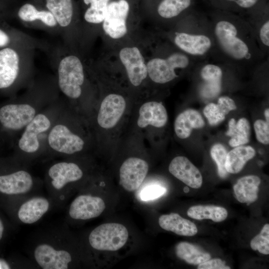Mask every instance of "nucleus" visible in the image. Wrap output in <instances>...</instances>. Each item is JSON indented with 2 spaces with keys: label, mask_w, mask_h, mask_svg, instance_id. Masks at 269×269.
<instances>
[{
  "label": "nucleus",
  "mask_w": 269,
  "mask_h": 269,
  "mask_svg": "<svg viewBox=\"0 0 269 269\" xmlns=\"http://www.w3.org/2000/svg\"><path fill=\"white\" fill-rule=\"evenodd\" d=\"M214 41L212 57L237 68L252 67L263 63L255 30L249 21L224 15L210 21Z\"/></svg>",
  "instance_id": "1"
},
{
  "label": "nucleus",
  "mask_w": 269,
  "mask_h": 269,
  "mask_svg": "<svg viewBox=\"0 0 269 269\" xmlns=\"http://www.w3.org/2000/svg\"><path fill=\"white\" fill-rule=\"evenodd\" d=\"M165 35L168 42L198 61L212 57L214 41L210 21L182 20Z\"/></svg>",
  "instance_id": "2"
},
{
  "label": "nucleus",
  "mask_w": 269,
  "mask_h": 269,
  "mask_svg": "<svg viewBox=\"0 0 269 269\" xmlns=\"http://www.w3.org/2000/svg\"><path fill=\"white\" fill-rule=\"evenodd\" d=\"M166 50L146 60L148 76L154 83L164 84L171 82L179 76L178 71L187 70L199 62L169 42Z\"/></svg>",
  "instance_id": "3"
},
{
  "label": "nucleus",
  "mask_w": 269,
  "mask_h": 269,
  "mask_svg": "<svg viewBox=\"0 0 269 269\" xmlns=\"http://www.w3.org/2000/svg\"><path fill=\"white\" fill-rule=\"evenodd\" d=\"M130 5L127 0L111 1L108 5L105 17L102 23L106 36L118 41L125 38L129 33Z\"/></svg>",
  "instance_id": "4"
},
{
  "label": "nucleus",
  "mask_w": 269,
  "mask_h": 269,
  "mask_svg": "<svg viewBox=\"0 0 269 269\" xmlns=\"http://www.w3.org/2000/svg\"><path fill=\"white\" fill-rule=\"evenodd\" d=\"M58 72L62 92L69 98H78L84 81L83 66L80 59L74 55L64 57L60 62Z\"/></svg>",
  "instance_id": "5"
},
{
  "label": "nucleus",
  "mask_w": 269,
  "mask_h": 269,
  "mask_svg": "<svg viewBox=\"0 0 269 269\" xmlns=\"http://www.w3.org/2000/svg\"><path fill=\"white\" fill-rule=\"evenodd\" d=\"M128 238V231L122 224H103L90 234L89 241L94 249L100 251H116L122 248Z\"/></svg>",
  "instance_id": "6"
},
{
  "label": "nucleus",
  "mask_w": 269,
  "mask_h": 269,
  "mask_svg": "<svg viewBox=\"0 0 269 269\" xmlns=\"http://www.w3.org/2000/svg\"><path fill=\"white\" fill-rule=\"evenodd\" d=\"M117 56L130 83L135 87L140 86L148 76L146 59L142 50L136 45H126L119 50Z\"/></svg>",
  "instance_id": "7"
},
{
  "label": "nucleus",
  "mask_w": 269,
  "mask_h": 269,
  "mask_svg": "<svg viewBox=\"0 0 269 269\" xmlns=\"http://www.w3.org/2000/svg\"><path fill=\"white\" fill-rule=\"evenodd\" d=\"M148 170L145 160L137 157L128 158L120 169V184L128 191L136 190L145 179Z\"/></svg>",
  "instance_id": "8"
},
{
  "label": "nucleus",
  "mask_w": 269,
  "mask_h": 269,
  "mask_svg": "<svg viewBox=\"0 0 269 269\" xmlns=\"http://www.w3.org/2000/svg\"><path fill=\"white\" fill-rule=\"evenodd\" d=\"M201 63L199 73L203 82L200 87V95L206 99L213 98L221 91L223 66L216 60L209 62L206 60L201 61Z\"/></svg>",
  "instance_id": "9"
},
{
  "label": "nucleus",
  "mask_w": 269,
  "mask_h": 269,
  "mask_svg": "<svg viewBox=\"0 0 269 269\" xmlns=\"http://www.w3.org/2000/svg\"><path fill=\"white\" fill-rule=\"evenodd\" d=\"M48 143L54 150L66 154H73L81 151L84 142L77 135L62 125L55 126L48 136Z\"/></svg>",
  "instance_id": "10"
},
{
  "label": "nucleus",
  "mask_w": 269,
  "mask_h": 269,
  "mask_svg": "<svg viewBox=\"0 0 269 269\" xmlns=\"http://www.w3.org/2000/svg\"><path fill=\"white\" fill-rule=\"evenodd\" d=\"M126 106L124 98L119 94H110L102 101L97 121L103 128L114 127L122 116Z\"/></svg>",
  "instance_id": "11"
},
{
  "label": "nucleus",
  "mask_w": 269,
  "mask_h": 269,
  "mask_svg": "<svg viewBox=\"0 0 269 269\" xmlns=\"http://www.w3.org/2000/svg\"><path fill=\"white\" fill-rule=\"evenodd\" d=\"M35 109L27 104H10L0 109V122L5 128L19 130L34 118Z\"/></svg>",
  "instance_id": "12"
},
{
  "label": "nucleus",
  "mask_w": 269,
  "mask_h": 269,
  "mask_svg": "<svg viewBox=\"0 0 269 269\" xmlns=\"http://www.w3.org/2000/svg\"><path fill=\"white\" fill-rule=\"evenodd\" d=\"M35 261L43 269H67L72 261L71 255L65 250H56L51 246L42 244L35 248Z\"/></svg>",
  "instance_id": "13"
},
{
  "label": "nucleus",
  "mask_w": 269,
  "mask_h": 269,
  "mask_svg": "<svg viewBox=\"0 0 269 269\" xmlns=\"http://www.w3.org/2000/svg\"><path fill=\"white\" fill-rule=\"evenodd\" d=\"M105 208V202L101 198L83 195L72 201L69 214L74 219L87 220L98 217Z\"/></svg>",
  "instance_id": "14"
},
{
  "label": "nucleus",
  "mask_w": 269,
  "mask_h": 269,
  "mask_svg": "<svg viewBox=\"0 0 269 269\" xmlns=\"http://www.w3.org/2000/svg\"><path fill=\"white\" fill-rule=\"evenodd\" d=\"M169 171L174 177L193 188H199L203 178L199 169L186 157L178 156L170 162Z\"/></svg>",
  "instance_id": "15"
},
{
  "label": "nucleus",
  "mask_w": 269,
  "mask_h": 269,
  "mask_svg": "<svg viewBox=\"0 0 269 269\" xmlns=\"http://www.w3.org/2000/svg\"><path fill=\"white\" fill-rule=\"evenodd\" d=\"M50 126V121L45 115H36L26 126L18 142L19 148L28 153L37 151L39 147L37 134L46 131Z\"/></svg>",
  "instance_id": "16"
},
{
  "label": "nucleus",
  "mask_w": 269,
  "mask_h": 269,
  "mask_svg": "<svg viewBox=\"0 0 269 269\" xmlns=\"http://www.w3.org/2000/svg\"><path fill=\"white\" fill-rule=\"evenodd\" d=\"M167 119L166 110L161 103L155 101L148 102L140 108L137 124L141 128L148 125L161 128L166 125Z\"/></svg>",
  "instance_id": "17"
},
{
  "label": "nucleus",
  "mask_w": 269,
  "mask_h": 269,
  "mask_svg": "<svg viewBox=\"0 0 269 269\" xmlns=\"http://www.w3.org/2000/svg\"><path fill=\"white\" fill-rule=\"evenodd\" d=\"M48 174L52 179V186L59 190L67 183L80 179L83 176V172L75 163L62 162L52 166Z\"/></svg>",
  "instance_id": "18"
},
{
  "label": "nucleus",
  "mask_w": 269,
  "mask_h": 269,
  "mask_svg": "<svg viewBox=\"0 0 269 269\" xmlns=\"http://www.w3.org/2000/svg\"><path fill=\"white\" fill-rule=\"evenodd\" d=\"M19 57L15 50L6 48L0 50V88L10 86L17 77Z\"/></svg>",
  "instance_id": "19"
},
{
  "label": "nucleus",
  "mask_w": 269,
  "mask_h": 269,
  "mask_svg": "<svg viewBox=\"0 0 269 269\" xmlns=\"http://www.w3.org/2000/svg\"><path fill=\"white\" fill-rule=\"evenodd\" d=\"M33 185L32 178L27 172L20 170L10 174L0 176V192L9 195L28 192Z\"/></svg>",
  "instance_id": "20"
},
{
  "label": "nucleus",
  "mask_w": 269,
  "mask_h": 269,
  "mask_svg": "<svg viewBox=\"0 0 269 269\" xmlns=\"http://www.w3.org/2000/svg\"><path fill=\"white\" fill-rule=\"evenodd\" d=\"M205 122L200 113L196 110L187 109L176 118L174 129L176 135L180 138H188L193 129L203 128Z\"/></svg>",
  "instance_id": "21"
},
{
  "label": "nucleus",
  "mask_w": 269,
  "mask_h": 269,
  "mask_svg": "<svg viewBox=\"0 0 269 269\" xmlns=\"http://www.w3.org/2000/svg\"><path fill=\"white\" fill-rule=\"evenodd\" d=\"M158 223L163 229L180 236H192L198 231L194 223L175 213L161 215L159 218Z\"/></svg>",
  "instance_id": "22"
},
{
  "label": "nucleus",
  "mask_w": 269,
  "mask_h": 269,
  "mask_svg": "<svg viewBox=\"0 0 269 269\" xmlns=\"http://www.w3.org/2000/svg\"><path fill=\"white\" fill-rule=\"evenodd\" d=\"M49 208V203L46 198L34 197L21 205L18 211V217L23 223L32 224L39 220Z\"/></svg>",
  "instance_id": "23"
},
{
  "label": "nucleus",
  "mask_w": 269,
  "mask_h": 269,
  "mask_svg": "<svg viewBox=\"0 0 269 269\" xmlns=\"http://www.w3.org/2000/svg\"><path fill=\"white\" fill-rule=\"evenodd\" d=\"M260 183L261 179L256 175H248L239 179L233 187L237 200L248 205L256 201Z\"/></svg>",
  "instance_id": "24"
},
{
  "label": "nucleus",
  "mask_w": 269,
  "mask_h": 269,
  "mask_svg": "<svg viewBox=\"0 0 269 269\" xmlns=\"http://www.w3.org/2000/svg\"><path fill=\"white\" fill-rule=\"evenodd\" d=\"M237 109L235 101L230 97L219 98L217 104L210 103L203 109V114L210 125L215 126L222 122L230 112Z\"/></svg>",
  "instance_id": "25"
},
{
  "label": "nucleus",
  "mask_w": 269,
  "mask_h": 269,
  "mask_svg": "<svg viewBox=\"0 0 269 269\" xmlns=\"http://www.w3.org/2000/svg\"><path fill=\"white\" fill-rule=\"evenodd\" d=\"M256 155L255 149L250 145H240L227 153L225 162L226 171L230 173H237L249 160Z\"/></svg>",
  "instance_id": "26"
},
{
  "label": "nucleus",
  "mask_w": 269,
  "mask_h": 269,
  "mask_svg": "<svg viewBox=\"0 0 269 269\" xmlns=\"http://www.w3.org/2000/svg\"><path fill=\"white\" fill-rule=\"evenodd\" d=\"M226 134L231 137L229 144L232 147L247 144L251 135L249 122L245 118L240 119L238 122L233 118L231 119L228 123V129Z\"/></svg>",
  "instance_id": "27"
},
{
  "label": "nucleus",
  "mask_w": 269,
  "mask_h": 269,
  "mask_svg": "<svg viewBox=\"0 0 269 269\" xmlns=\"http://www.w3.org/2000/svg\"><path fill=\"white\" fill-rule=\"evenodd\" d=\"M175 252L179 258L192 265L200 264L211 258L209 253L199 247L185 242H181L177 244Z\"/></svg>",
  "instance_id": "28"
},
{
  "label": "nucleus",
  "mask_w": 269,
  "mask_h": 269,
  "mask_svg": "<svg viewBox=\"0 0 269 269\" xmlns=\"http://www.w3.org/2000/svg\"><path fill=\"white\" fill-rule=\"evenodd\" d=\"M187 215L196 220L210 219L215 222H222L228 216L227 210L215 205H197L190 207Z\"/></svg>",
  "instance_id": "29"
},
{
  "label": "nucleus",
  "mask_w": 269,
  "mask_h": 269,
  "mask_svg": "<svg viewBox=\"0 0 269 269\" xmlns=\"http://www.w3.org/2000/svg\"><path fill=\"white\" fill-rule=\"evenodd\" d=\"M46 7L57 22L65 27L71 23L73 9L71 0H46Z\"/></svg>",
  "instance_id": "30"
},
{
  "label": "nucleus",
  "mask_w": 269,
  "mask_h": 269,
  "mask_svg": "<svg viewBox=\"0 0 269 269\" xmlns=\"http://www.w3.org/2000/svg\"><path fill=\"white\" fill-rule=\"evenodd\" d=\"M191 4V0H162L157 7L159 17L169 20L178 17Z\"/></svg>",
  "instance_id": "31"
},
{
  "label": "nucleus",
  "mask_w": 269,
  "mask_h": 269,
  "mask_svg": "<svg viewBox=\"0 0 269 269\" xmlns=\"http://www.w3.org/2000/svg\"><path fill=\"white\" fill-rule=\"evenodd\" d=\"M18 15L23 21H33L38 19L49 26H54L57 23L49 11H38L33 5L29 3H26L20 8Z\"/></svg>",
  "instance_id": "32"
},
{
  "label": "nucleus",
  "mask_w": 269,
  "mask_h": 269,
  "mask_svg": "<svg viewBox=\"0 0 269 269\" xmlns=\"http://www.w3.org/2000/svg\"><path fill=\"white\" fill-rule=\"evenodd\" d=\"M87 5H90L86 10L85 20L92 24H102L107 12L108 5L111 0H83Z\"/></svg>",
  "instance_id": "33"
},
{
  "label": "nucleus",
  "mask_w": 269,
  "mask_h": 269,
  "mask_svg": "<svg viewBox=\"0 0 269 269\" xmlns=\"http://www.w3.org/2000/svg\"><path fill=\"white\" fill-rule=\"evenodd\" d=\"M250 22L255 30L260 48L266 55L269 47V18H266L262 21H250Z\"/></svg>",
  "instance_id": "34"
},
{
  "label": "nucleus",
  "mask_w": 269,
  "mask_h": 269,
  "mask_svg": "<svg viewBox=\"0 0 269 269\" xmlns=\"http://www.w3.org/2000/svg\"><path fill=\"white\" fill-rule=\"evenodd\" d=\"M210 154L217 164L218 172L220 177L223 178L226 177L228 172L225 168L227 152L225 146L220 143L214 144L211 148Z\"/></svg>",
  "instance_id": "35"
},
{
  "label": "nucleus",
  "mask_w": 269,
  "mask_h": 269,
  "mask_svg": "<svg viewBox=\"0 0 269 269\" xmlns=\"http://www.w3.org/2000/svg\"><path fill=\"white\" fill-rule=\"evenodd\" d=\"M251 248L260 253L268 255L269 254V225L266 224L260 233L256 236L251 241Z\"/></svg>",
  "instance_id": "36"
},
{
  "label": "nucleus",
  "mask_w": 269,
  "mask_h": 269,
  "mask_svg": "<svg viewBox=\"0 0 269 269\" xmlns=\"http://www.w3.org/2000/svg\"><path fill=\"white\" fill-rule=\"evenodd\" d=\"M266 121L259 119L254 124L256 138L259 142L264 144L269 143V126Z\"/></svg>",
  "instance_id": "37"
},
{
  "label": "nucleus",
  "mask_w": 269,
  "mask_h": 269,
  "mask_svg": "<svg viewBox=\"0 0 269 269\" xmlns=\"http://www.w3.org/2000/svg\"><path fill=\"white\" fill-rule=\"evenodd\" d=\"M166 192L165 187L153 185L144 188L140 193V198L144 201L153 200L162 196Z\"/></svg>",
  "instance_id": "38"
},
{
  "label": "nucleus",
  "mask_w": 269,
  "mask_h": 269,
  "mask_svg": "<svg viewBox=\"0 0 269 269\" xmlns=\"http://www.w3.org/2000/svg\"><path fill=\"white\" fill-rule=\"evenodd\" d=\"M198 269H230V268L225 265V262L219 259L209 260L199 264Z\"/></svg>",
  "instance_id": "39"
},
{
  "label": "nucleus",
  "mask_w": 269,
  "mask_h": 269,
  "mask_svg": "<svg viewBox=\"0 0 269 269\" xmlns=\"http://www.w3.org/2000/svg\"><path fill=\"white\" fill-rule=\"evenodd\" d=\"M232 2L243 9H249L257 3L259 0H225Z\"/></svg>",
  "instance_id": "40"
},
{
  "label": "nucleus",
  "mask_w": 269,
  "mask_h": 269,
  "mask_svg": "<svg viewBox=\"0 0 269 269\" xmlns=\"http://www.w3.org/2000/svg\"><path fill=\"white\" fill-rule=\"evenodd\" d=\"M9 41V37L4 31L0 29V47L7 45Z\"/></svg>",
  "instance_id": "41"
},
{
  "label": "nucleus",
  "mask_w": 269,
  "mask_h": 269,
  "mask_svg": "<svg viewBox=\"0 0 269 269\" xmlns=\"http://www.w3.org/2000/svg\"><path fill=\"white\" fill-rule=\"evenodd\" d=\"M265 116L266 118V122L269 124V109L267 108L264 112Z\"/></svg>",
  "instance_id": "42"
},
{
  "label": "nucleus",
  "mask_w": 269,
  "mask_h": 269,
  "mask_svg": "<svg viewBox=\"0 0 269 269\" xmlns=\"http://www.w3.org/2000/svg\"><path fill=\"white\" fill-rule=\"evenodd\" d=\"M3 229H4V227H3L2 222L0 219V240H1L2 237Z\"/></svg>",
  "instance_id": "43"
},
{
  "label": "nucleus",
  "mask_w": 269,
  "mask_h": 269,
  "mask_svg": "<svg viewBox=\"0 0 269 269\" xmlns=\"http://www.w3.org/2000/svg\"><path fill=\"white\" fill-rule=\"evenodd\" d=\"M8 266L2 261H0V269H9Z\"/></svg>",
  "instance_id": "44"
},
{
  "label": "nucleus",
  "mask_w": 269,
  "mask_h": 269,
  "mask_svg": "<svg viewBox=\"0 0 269 269\" xmlns=\"http://www.w3.org/2000/svg\"><path fill=\"white\" fill-rule=\"evenodd\" d=\"M184 191L186 193L188 192L189 191V188L187 187H185L184 189Z\"/></svg>",
  "instance_id": "45"
}]
</instances>
